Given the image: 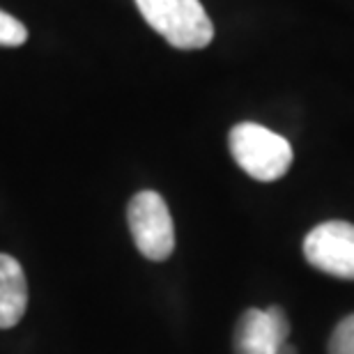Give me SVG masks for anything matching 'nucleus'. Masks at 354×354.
I'll return each instance as SVG.
<instances>
[{"label":"nucleus","mask_w":354,"mask_h":354,"mask_svg":"<svg viewBox=\"0 0 354 354\" xmlns=\"http://www.w3.org/2000/svg\"><path fill=\"white\" fill-rule=\"evenodd\" d=\"M147 26L182 51L205 48L214 39V26L201 0H136Z\"/></svg>","instance_id":"f257e3e1"},{"label":"nucleus","mask_w":354,"mask_h":354,"mask_svg":"<svg viewBox=\"0 0 354 354\" xmlns=\"http://www.w3.org/2000/svg\"><path fill=\"white\" fill-rule=\"evenodd\" d=\"M228 143L237 166L258 182L281 180L292 166V145L263 124H235L230 129Z\"/></svg>","instance_id":"f03ea898"},{"label":"nucleus","mask_w":354,"mask_h":354,"mask_svg":"<svg viewBox=\"0 0 354 354\" xmlns=\"http://www.w3.org/2000/svg\"><path fill=\"white\" fill-rule=\"evenodd\" d=\"M131 237L136 249L152 263H164L175 249L173 216L157 191H140L127 207Z\"/></svg>","instance_id":"7ed1b4c3"},{"label":"nucleus","mask_w":354,"mask_h":354,"mask_svg":"<svg viewBox=\"0 0 354 354\" xmlns=\"http://www.w3.org/2000/svg\"><path fill=\"white\" fill-rule=\"evenodd\" d=\"M308 265L336 279L354 281V225L348 221H324L304 239Z\"/></svg>","instance_id":"20e7f679"},{"label":"nucleus","mask_w":354,"mask_h":354,"mask_svg":"<svg viewBox=\"0 0 354 354\" xmlns=\"http://www.w3.org/2000/svg\"><path fill=\"white\" fill-rule=\"evenodd\" d=\"M288 336L290 322L281 306L249 308L237 320L235 354H274L279 345L288 343Z\"/></svg>","instance_id":"39448f33"},{"label":"nucleus","mask_w":354,"mask_h":354,"mask_svg":"<svg viewBox=\"0 0 354 354\" xmlns=\"http://www.w3.org/2000/svg\"><path fill=\"white\" fill-rule=\"evenodd\" d=\"M28 306V283L24 267L12 256L0 253V329L21 322Z\"/></svg>","instance_id":"423d86ee"},{"label":"nucleus","mask_w":354,"mask_h":354,"mask_svg":"<svg viewBox=\"0 0 354 354\" xmlns=\"http://www.w3.org/2000/svg\"><path fill=\"white\" fill-rule=\"evenodd\" d=\"M329 354H354V313L336 324L329 338Z\"/></svg>","instance_id":"0eeeda50"},{"label":"nucleus","mask_w":354,"mask_h":354,"mask_svg":"<svg viewBox=\"0 0 354 354\" xmlns=\"http://www.w3.org/2000/svg\"><path fill=\"white\" fill-rule=\"evenodd\" d=\"M28 39L26 26L12 14L0 10V46H21Z\"/></svg>","instance_id":"6e6552de"},{"label":"nucleus","mask_w":354,"mask_h":354,"mask_svg":"<svg viewBox=\"0 0 354 354\" xmlns=\"http://www.w3.org/2000/svg\"><path fill=\"white\" fill-rule=\"evenodd\" d=\"M274 354H297V350L290 343H283V345H279V348L274 350Z\"/></svg>","instance_id":"1a4fd4ad"}]
</instances>
